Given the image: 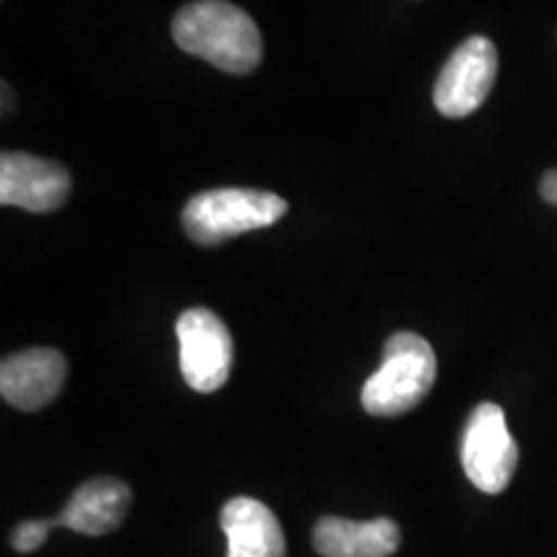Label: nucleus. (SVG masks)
<instances>
[{
	"mask_svg": "<svg viewBox=\"0 0 557 557\" xmlns=\"http://www.w3.org/2000/svg\"><path fill=\"white\" fill-rule=\"evenodd\" d=\"M173 39L184 52L233 75L261 65L263 45L256 21L225 0H197L173 16Z\"/></svg>",
	"mask_w": 557,
	"mask_h": 557,
	"instance_id": "1",
	"label": "nucleus"
},
{
	"mask_svg": "<svg viewBox=\"0 0 557 557\" xmlns=\"http://www.w3.org/2000/svg\"><path fill=\"white\" fill-rule=\"evenodd\" d=\"M436 354L426 338L400 331L387 338L382 364L361 387V406L380 418L403 416L431 393Z\"/></svg>",
	"mask_w": 557,
	"mask_h": 557,
	"instance_id": "2",
	"label": "nucleus"
},
{
	"mask_svg": "<svg viewBox=\"0 0 557 557\" xmlns=\"http://www.w3.org/2000/svg\"><path fill=\"white\" fill-rule=\"evenodd\" d=\"M287 214V201L271 191L212 189L186 201V235L199 246H220L235 235L274 225Z\"/></svg>",
	"mask_w": 557,
	"mask_h": 557,
	"instance_id": "3",
	"label": "nucleus"
},
{
	"mask_svg": "<svg viewBox=\"0 0 557 557\" xmlns=\"http://www.w3.org/2000/svg\"><path fill=\"white\" fill-rule=\"evenodd\" d=\"M462 468L478 491L498 496L511 483L519 465V447L508 431L504 408L480 403L468 418L462 434Z\"/></svg>",
	"mask_w": 557,
	"mask_h": 557,
	"instance_id": "4",
	"label": "nucleus"
},
{
	"mask_svg": "<svg viewBox=\"0 0 557 557\" xmlns=\"http://www.w3.org/2000/svg\"><path fill=\"white\" fill-rule=\"evenodd\" d=\"M181 374L197 393H214L233 369V336L207 308H191L176 320Z\"/></svg>",
	"mask_w": 557,
	"mask_h": 557,
	"instance_id": "5",
	"label": "nucleus"
},
{
	"mask_svg": "<svg viewBox=\"0 0 557 557\" xmlns=\"http://www.w3.org/2000/svg\"><path fill=\"white\" fill-rule=\"evenodd\" d=\"M498 75L496 45L470 37L451 52L434 86V107L449 120H462L483 107Z\"/></svg>",
	"mask_w": 557,
	"mask_h": 557,
	"instance_id": "6",
	"label": "nucleus"
},
{
	"mask_svg": "<svg viewBox=\"0 0 557 557\" xmlns=\"http://www.w3.org/2000/svg\"><path fill=\"white\" fill-rule=\"evenodd\" d=\"M73 189L65 165L29 152H3L0 158V205L29 212H54Z\"/></svg>",
	"mask_w": 557,
	"mask_h": 557,
	"instance_id": "7",
	"label": "nucleus"
},
{
	"mask_svg": "<svg viewBox=\"0 0 557 557\" xmlns=\"http://www.w3.org/2000/svg\"><path fill=\"white\" fill-rule=\"evenodd\" d=\"M67 361L54 348H26L0 364V395L18 410H41L58 398Z\"/></svg>",
	"mask_w": 557,
	"mask_h": 557,
	"instance_id": "8",
	"label": "nucleus"
},
{
	"mask_svg": "<svg viewBox=\"0 0 557 557\" xmlns=\"http://www.w3.org/2000/svg\"><path fill=\"white\" fill-rule=\"evenodd\" d=\"M132 491L116 478H94L73 493L70 504L54 517V527H67L86 537H103L127 519Z\"/></svg>",
	"mask_w": 557,
	"mask_h": 557,
	"instance_id": "9",
	"label": "nucleus"
},
{
	"mask_svg": "<svg viewBox=\"0 0 557 557\" xmlns=\"http://www.w3.org/2000/svg\"><path fill=\"white\" fill-rule=\"evenodd\" d=\"M227 537V557H287V542L278 519L261 500L238 496L220 513Z\"/></svg>",
	"mask_w": 557,
	"mask_h": 557,
	"instance_id": "10",
	"label": "nucleus"
},
{
	"mask_svg": "<svg viewBox=\"0 0 557 557\" xmlns=\"http://www.w3.org/2000/svg\"><path fill=\"white\" fill-rule=\"evenodd\" d=\"M400 527L393 519L348 521L323 517L312 532V545L323 557H389L400 547Z\"/></svg>",
	"mask_w": 557,
	"mask_h": 557,
	"instance_id": "11",
	"label": "nucleus"
},
{
	"mask_svg": "<svg viewBox=\"0 0 557 557\" xmlns=\"http://www.w3.org/2000/svg\"><path fill=\"white\" fill-rule=\"evenodd\" d=\"M52 529H54V519L24 521V524H18L16 529H13L11 545L16 553H24V555L34 553V549H39L41 545H45Z\"/></svg>",
	"mask_w": 557,
	"mask_h": 557,
	"instance_id": "12",
	"label": "nucleus"
},
{
	"mask_svg": "<svg viewBox=\"0 0 557 557\" xmlns=\"http://www.w3.org/2000/svg\"><path fill=\"white\" fill-rule=\"evenodd\" d=\"M540 191H542V199L549 201V205H557V169L545 173V178H542L540 184Z\"/></svg>",
	"mask_w": 557,
	"mask_h": 557,
	"instance_id": "13",
	"label": "nucleus"
}]
</instances>
